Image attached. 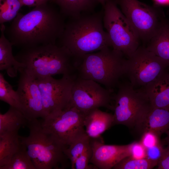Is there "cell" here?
<instances>
[{"instance_id":"obj_5","label":"cell","mask_w":169,"mask_h":169,"mask_svg":"<svg viewBox=\"0 0 169 169\" xmlns=\"http://www.w3.org/2000/svg\"><path fill=\"white\" fill-rule=\"evenodd\" d=\"M121 53L109 47L86 54L77 67V77L94 81L111 91L125 74V59Z\"/></svg>"},{"instance_id":"obj_9","label":"cell","mask_w":169,"mask_h":169,"mask_svg":"<svg viewBox=\"0 0 169 169\" xmlns=\"http://www.w3.org/2000/svg\"><path fill=\"white\" fill-rule=\"evenodd\" d=\"M169 69V65L146 47H139L125 63V74L134 87H144Z\"/></svg>"},{"instance_id":"obj_4","label":"cell","mask_w":169,"mask_h":169,"mask_svg":"<svg viewBox=\"0 0 169 169\" xmlns=\"http://www.w3.org/2000/svg\"><path fill=\"white\" fill-rule=\"evenodd\" d=\"M29 135L20 136L36 169L64 168L69 159L64 153L68 146L44 131L38 119L28 121Z\"/></svg>"},{"instance_id":"obj_16","label":"cell","mask_w":169,"mask_h":169,"mask_svg":"<svg viewBox=\"0 0 169 169\" xmlns=\"http://www.w3.org/2000/svg\"><path fill=\"white\" fill-rule=\"evenodd\" d=\"M143 88L152 107L169 108V69Z\"/></svg>"},{"instance_id":"obj_11","label":"cell","mask_w":169,"mask_h":169,"mask_svg":"<svg viewBox=\"0 0 169 169\" xmlns=\"http://www.w3.org/2000/svg\"><path fill=\"white\" fill-rule=\"evenodd\" d=\"M111 91L92 80L76 77L73 84L70 105L85 113L100 107L112 109Z\"/></svg>"},{"instance_id":"obj_1","label":"cell","mask_w":169,"mask_h":169,"mask_svg":"<svg viewBox=\"0 0 169 169\" xmlns=\"http://www.w3.org/2000/svg\"><path fill=\"white\" fill-rule=\"evenodd\" d=\"M65 17L48 3L25 14L18 13L5 33L13 46L22 49L56 44L65 27Z\"/></svg>"},{"instance_id":"obj_23","label":"cell","mask_w":169,"mask_h":169,"mask_svg":"<svg viewBox=\"0 0 169 169\" xmlns=\"http://www.w3.org/2000/svg\"><path fill=\"white\" fill-rule=\"evenodd\" d=\"M0 99L21 111L20 98L17 91L5 79L3 74L0 73Z\"/></svg>"},{"instance_id":"obj_32","label":"cell","mask_w":169,"mask_h":169,"mask_svg":"<svg viewBox=\"0 0 169 169\" xmlns=\"http://www.w3.org/2000/svg\"><path fill=\"white\" fill-rule=\"evenodd\" d=\"M157 166L158 169H169V151L166 148Z\"/></svg>"},{"instance_id":"obj_33","label":"cell","mask_w":169,"mask_h":169,"mask_svg":"<svg viewBox=\"0 0 169 169\" xmlns=\"http://www.w3.org/2000/svg\"><path fill=\"white\" fill-rule=\"evenodd\" d=\"M23 5L34 7L48 3L51 0H20Z\"/></svg>"},{"instance_id":"obj_14","label":"cell","mask_w":169,"mask_h":169,"mask_svg":"<svg viewBox=\"0 0 169 169\" xmlns=\"http://www.w3.org/2000/svg\"><path fill=\"white\" fill-rule=\"evenodd\" d=\"M100 138H91L90 141L92 154L90 162L97 169L113 168L121 160L130 156V144L105 145Z\"/></svg>"},{"instance_id":"obj_19","label":"cell","mask_w":169,"mask_h":169,"mask_svg":"<svg viewBox=\"0 0 169 169\" xmlns=\"http://www.w3.org/2000/svg\"><path fill=\"white\" fill-rule=\"evenodd\" d=\"M146 48L169 65V19L165 17Z\"/></svg>"},{"instance_id":"obj_26","label":"cell","mask_w":169,"mask_h":169,"mask_svg":"<svg viewBox=\"0 0 169 169\" xmlns=\"http://www.w3.org/2000/svg\"><path fill=\"white\" fill-rule=\"evenodd\" d=\"M20 0H0V23L13 20L23 6Z\"/></svg>"},{"instance_id":"obj_6","label":"cell","mask_w":169,"mask_h":169,"mask_svg":"<svg viewBox=\"0 0 169 169\" xmlns=\"http://www.w3.org/2000/svg\"><path fill=\"white\" fill-rule=\"evenodd\" d=\"M114 97L113 125H122L135 129L151 107L142 88L136 89L130 83L119 84Z\"/></svg>"},{"instance_id":"obj_31","label":"cell","mask_w":169,"mask_h":169,"mask_svg":"<svg viewBox=\"0 0 169 169\" xmlns=\"http://www.w3.org/2000/svg\"><path fill=\"white\" fill-rule=\"evenodd\" d=\"M132 158L141 159L146 158V149L139 141L130 144V156Z\"/></svg>"},{"instance_id":"obj_22","label":"cell","mask_w":169,"mask_h":169,"mask_svg":"<svg viewBox=\"0 0 169 169\" xmlns=\"http://www.w3.org/2000/svg\"><path fill=\"white\" fill-rule=\"evenodd\" d=\"M28 120L22 113L10 106L5 113H0V134L18 132L23 126L27 125Z\"/></svg>"},{"instance_id":"obj_34","label":"cell","mask_w":169,"mask_h":169,"mask_svg":"<svg viewBox=\"0 0 169 169\" xmlns=\"http://www.w3.org/2000/svg\"><path fill=\"white\" fill-rule=\"evenodd\" d=\"M156 4L159 5H167L169 4V0H154Z\"/></svg>"},{"instance_id":"obj_20","label":"cell","mask_w":169,"mask_h":169,"mask_svg":"<svg viewBox=\"0 0 169 169\" xmlns=\"http://www.w3.org/2000/svg\"><path fill=\"white\" fill-rule=\"evenodd\" d=\"M65 17L75 18L82 13L94 12L99 2L97 0H51Z\"/></svg>"},{"instance_id":"obj_29","label":"cell","mask_w":169,"mask_h":169,"mask_svg":"<svg viewBox=\"0 0 169 169\" xmlns=\"http://www.w3.org/2000/svg\"><path fill=\"white\" fill-rule=\"evenodd\" d=\"M141 135L140 141L146 149L161 143L160 136L153 131H145Z\"/></svg>"},{"instance_id":"obj_35","label":"cell","mask_w":169,"mask_h":169,"mask_svg":"<svg viewBox=\"0 0 169 169\" xmlns=\"http://www.w3.org/2000/svg\"><path fill=\"white\" fill-rule=\"evenodd\" d=\"M165 133L166 134V136L165 139V141L167 145L166 148L169 151V130L167 131Z\"/></svg>"},{"instance_id":"obj_7","label":"cell","mask_w":169,"mask_h":169,"mask_svg":"<svg viewBox=\"0 0 169 169\" xmlns=\"http://www.w3.org/2000/svg\"><path fill=\"white\" fill-rule=\"evenodd\" d=\"M103 8V26L109 36L112 47L129 58L139 47L138 34L115 0H106Z\"/></svg>"},{"instance_id":"obj_17","label":"cell","mask_w":169,"mask_h":169,"mask_svg":"<svg viewBox=\"0 0 169 169\" xmlns=\"http://www.w3.org/2000/svg\"><path fill=\"white\" fill-rule=\"evenodd\" d=\"M136 129L141 134L151 131L161 136L169 130V108L151 106Z\"/></svg>"},{"instance_id":"obj_21","label":"cell","mask_w":169,"mask_h":169,"mask_svg":"<svg viewBox=\"0 0 169 169\" xmlns=\"http://www.w3.org/2000/svg\"><path fill=\"white\" fill-rule=\"evenodd\" d=\"M22 144L18 132L0 134V167L7 164L20 149Z\"/></svg>"},{"instance_id":"obj_3","label":"cell","mask_w":169,"mask_h":169,"mask_svg":"<svg viewBox=\"0 0 169 169\" xmlns=\"http://www.w3.org/2000/svg\"><path fill=\"white\" fill-rule=\"evenodd\" d=\"M24 72L37 79L57 74L75 75L77 64L65 47L49 44L21 49L15 56Z\"/></svg>"},{"instance_id":"obj_13","label":"cell","mask_w":169,"mask_h":169,"mask_svg":"<svg viewBox=\"0 0 169 169\" xmlns=\"http://www.w3.org/2000/svg\"><path fill=\"white\" fill-rule=\"evenodd\" d=\"M17 91L20 98L21 112L27 120H30L45 116L41 95L36 79L21 69Z\"/></svg>"},{"instance_id":"obj_28","label":"cell","mask_w":169,"mask_h":169,"mask_svg":"<svg viewBox=\"0 0 169 169\" xmlns=\"http://www.w3.org/2000/svg\"><path fill=\"white\" fill-rule=\"evenodd\" d=\"M91 145V144H90ZM92 154V149L90 146L76 160L72 169H97L94 165L89 164Z\"/></svg>"},{"instance_id":"obj_15","label":"cell","mask_w":169,"mask_h":169,"mask_svg":"<svg viewBox=\"0 0 169 169\" xmlns=\"http://www.w3.org/2000/svg\"><path fill=\"white\" fill-rule=\"evenodd\" d=\"M113 114L98 108L85 113L84 124L87 135L92 139L100 138L101 135L113 125Z\"/></svg>"},{"instance_id":"obj_27","label":"cell","mask_w":169,"mask_h":169,"mask_svg":"<svg viewBox=\"0 0 169 169\" xmlns=\"http://www.w3.org/2000/svg\"><path fill=\"white\" fill-rule=\"evenodd\" d=\"M157 163L145 158L136 159L129 156L120 161L113 168L114 169H151Z\"/></svg>"},{"instance_id":"obj_2","label":"cell","mask_w":169,"mask_h":169,"mask_svg":"<svg viewBox=\"0 0 169 169\" xmlns=\"http://www.w3.org/2000/svg\"><path fill=\"white\" fill-rule=\"evenodd\" d=\"M103 9L68 18L58 40L70 52L78 65L86 54L112 47L109 36L103 28Z\"/></svg>"},{"instance_id":"obj_24","label":"cell","mask_w":169,"mask_h":169,"mask_svg":"<svg viewBox=\"0 0 169 169\" xmlns=\"http://www.w3.org/2000/svg\"><path fill=\"white\" fill-rule=\"evenodd\" d=\"M22 144V143H21ZM0 169H36L25 147L22 144L19 150Z\"/></svg>"},{"instance_id":"obj_12","label":"cell","mask_w":169,"mask_h":169,"mask_svg":"<svg viewBox=\"0 0 169 169\" xmlns=\"http://www.w3.org/2000/svg\"><path fill=\"white\" fill-rule=\"evenodd\" d=\"M75 75L52 76L36 79L40 89L46 116L70 106L72 87Z\"/></svg>"},{"instance_id":"obj_30","label":"cell","mask_w":169,"mask_h":169,"mask_svg":"<svg viewBox=\"0 0 169 169\" xmlns=\"http://www.w3.org/2000/svg\"><path fill=\"white\" fill-rule=\"evenodd\" d=\"M161 143L146 148V158L158 163L164 151Z\"/></svg>"},{"instance_id":"obj_36","label":"cell","mask_w":169,"mask_h":169,"mask_svg":"<svg viewBox=\"0 0 169 169\" xmlns=\"http://www.w3.org/2000/svg\"><path fill=\"white\" fill-rule=\"evenodd\" d=\"M99 3H100L102 7H103L105 5L106 0H97Z\"/></svg>"},{"instance_id":"obj_25","label":"cell","mask_w":169,"mask_h":169,"mask_svg":"<svg viewBox=\"0 0 169 169\" xmlns=\"http://www.w3.org/2000/svg\"><path fill=\"white\" fill-rule=\"evenodd\" d=\"M91 138L86 134L77 139L64 150V153L70 161L71 168L76 159L91 146Z\"/></svg>"},{"instance_id":"obj_18","label":"cell","mask_w":169,"mask_h":169,"mask_svg":"<svg viewBox=\"0 0 169 169\" xmlns=\"http://www.w3.org/2000/svg\"><path fill=\"white\" fill-rule=\"evenodd\" d=\"M6 27L1 24L0 37V70H5L10 77L17 76L19 70L24 65L18 61L12 53V44L5 36Z\"/></svg>"},{"instance_id":"obj_10","label":"cell","mask_w":169,"mask_h":169,"mask_svg":"<svg viewBox=\"0 0 169 169\" xmlns=\"http://www.w3.org/2000/svg\"><path fill=\"white\" fill-rule=\"evenodd\" d=\"M85 113L70 106L49 114L41 123L43 130L69 146L86 134L84 124Z\"/></svg>"},{"instance_id":"obj_8","label":"cell","mask_w":169,"mask_h":169,"mask_svg":"<svg viewBox=\"0 0 169 169\" xmlns=\"http://www.w3.org/2000/svg\"><path fill=\"white\" fill-rule=\"evenodd\" d=\"M121 11L138 34L149 42L165 16L157 4L150 6L138 0H115Z\"/></svg>"}]
</instances>
